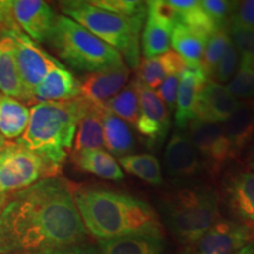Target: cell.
<instances>
[{
    "mask_svg": "<svg viewBox=\"0 0 254 254\" xmlns=\"http://www.w3.org/2000/svg\"><path fill=\"white\" fill-rule=\"evenodd\" d=\"M99 106L105 147L109 150L110 154L112 153L120 158L125 157V154L135 148L134 135H133L131 127L123 119L105 110L101 105Z\"/></svg>",
    "mask_w": 254,
    "mask_h": 254,
    "instance_id": "obj_21",
    "label": "cell"
},
{
    "mask_svg": "<svg viewBox=\"0 0 254 254\" xmlns=\"http://www.w3.org/2000/svg\"><path fill=\"white\" fill-rule=\"evenodd\" d=\"M250 166H251V168H252V170H253V172H254V151H253V153H252V155H251V160H250Z\"/></svg>",
    "mask_w": 254,
    "mask_h": 254,
    "instance_id": "obj_47",
    "label": "cell"
},
{
    "mask_svg": "<svg viewBox=\"0 0 254 254\" xmlns=\"http://www.w3.org/2000/svg\"><path fill=\"white\" fill-rule=\"evenodd\" d=\"M50 43L64 62L79 71L95 73L124 64L118 51L63 14L57 18Z\"/></svg>",
    "mask_w": 254,
    "mask_h": 254,
    "instance_id": "obj_5",
    "label": "cell"
},
{
    "mask_svg": "<svg viewBox=\"0 0 254 254\" xmlns=\"http://www.w3.org/2000/svg\"><path fill=\"white\" fill-rule=\"evenodd\" d=\"M147 14L159 19V20H163L165 23L172 24L173 26L180 23L177 9L170 4V1H165V0L147 1Z\"/></svg>",
    "mask_w": 254,
    "mask_h": 254,
    "instance_id": "obj_38",
    "label": "cell"
},
{
    "mask_svg": "<svg viewBox=\"0 0 254 254\" xmlns=\"http://www.w3.org/2000/svg\"><path fill=\"white\" fill-rule=\"evenodd\" d=\"M250 105H251V107H252V110L254 111V100H253V101H252V103H251Z\"/></svg>",
    "mask_w": 254,
    "mask_h": 254,
    "instance_id": "obj_48",
    "label": "cell"
},
{
    "mask_svg": "<svg viewBox=\"0 0 254 254\" xmlns=\"http://www.w3.org/2000/svg\"><path fill=\"white\" fill-rule=\"evenodd\" d=\"M73 196L86 231L99 240L135 234L163 237L157 213L135 196L105 187H81Z\"/></svg>",
    "mask_w": 254,
    "mask_h": 254,
    "instance_id": "obj_2",
    "label": "cell"
},
{
    "mask_svg": "<svg viewBox=\"0 0 254 254\" xmlns=\"http://www.w3.org/2000/svg\"><path fill=\"white\" fill-rule=\"evenodd\" d=\"M14 17L20 31L37 44L52 38L58 15L41 0H13Z\"/></svg>",
    "mask_w": 254,
    "mask_h": 254,
    "instance_id": "obj_12",
    "label": "cell"
},
{
    "mask_svg": "<svg viewBox=\"0 0 254 254\" xmlns=\"http://www.w3.org/2000/svg\"><path fill=\"white\" fill-rule=\"evenodd\" d=\"M133 82L140 105V114L135 126L145 138L147 147L157 150L163 145L170 129V111L157 92L148 88L139 79Z\"/></svg>",
    "mask_w": 254,
    "mask_h": 254,
    "instance_id": "obj_8",
    "label": "cell"
},
{
    "mask_svg": "<svg viewBox=\"0 0 254 254\" xmlns=\"http://www.w3.org/2000/svg\"><path fill=\"white\" fill-rule=\"evenodd\" d=\"M226 194L234 217L254 232V172H240L231 178Z\"/></svg>",
    "mask_w": 254,
    "mask_h": 254,
    "instance_id": "obj_18",
    "label": "cell"
},
{
    "mask_svg": "<svg viewBox=\"0 0 254 254\" xmlns=\"http://www.w3.org/2000/svg\"><path fill=\"white\" fill-rule=\"evenodd\" d=\"M173 25L147 14L142 31V52L146 58H153L170 51Z\"/></svg>",
    "mask_w": 254,
    "mask_h": 254,
    "instance_id": "obj_28",
    "label": "cell"
},
{
    "mask_svg": "<svg viewBox=\"0 0 254 254\" xmlns=\"http://www.w3.org/2000/svg\"><path fill=\"white\" fill-rule=\"evenodd\" d=\"M74 163L84 172L110 180H120L124 173L117 160L104 150L81 151L74 153Z\"/></svg>",
    "mask_w": 254,
    "mask_h": 254,
    "instance_id": "obj_26",
    "label": "cell"
},
{
    "mask_svg": "<svg viewBox=\"0 0 254 254\" xmlns=\"http://www.w3.org/2000/svg\"><path fill=\"white\" fill-rule=\"evenodd\" d=\"M60 8L63 15L74 20L107 45L118 51L131 67H138L140 60L139 34L146 17H122L84 0L62 1Z\"/></svg>",
    "mask_w": 254,
    "mask_h": 254,
    "instance_id": "obj_4",
    "label": "cell"
},
{
    "mask_svg": "<svg viewBox=\"0 0 254 254\" xmlns=\"http://www.w3.org/2000/svg\"><path fill=\"white\" fill-rule=\"evenodd\" d=\"M222 128L230 142L232 155L236 157L254 136V111L251 105L241 103L236 112L222 123Z\"/></svg>",
    "mask_w": 254,
    "mask_h": 254,
    "instance_id": "obj_22",
    "label": "cell"
},
{
    "mask_svg": "<svg viewBox=\"0 0 254 254\" xmlns=\"http://www.w3.org/2000/svg\"><path fill=\"white\" fill-rule=\"evenodd\" d=\"M206 13L212 18L219 28H224L228 18L233 14L237 1H225V0H204L200 1Z\"/></svg>",
    "mask_w": 254,
    "mask_h": 254,
    "instance_id": "obj_36",
    "label": "cell"
},
{
    "mask_svg": "<svg viewBox=\"0 0 254 254\" xmlns=\"http://www.w3.org/2000/svg\"><path fill=\"white\" fill-rule=\"evenodd\" d=\"M26 105L0 93V133L5 139H19L26 131L30 120Z\"/></svg>",
    "mask_w": 254,
    "mask_h": 254,
    "instance_id": "obj_24",
    "label": "cell"
},
{
    "mask_svg": "<svg viewBox=\"0 0 254 254\" xmlns=\"http://www.w3.org/2000/svg\"><path fill=\"white\" fill-rule=\"evenodd\" d=\"M15 43V58L21 81L30 100H33V92L44 80L51 69L58 66L60 62L49 55L23 32L9 33Z\"/></svg>",
    "mask_w": 254,
    "mask_h": 254,
    "instance_id": "obj_9",
    "label": "cell"
},
{
    "mask_svg": "<svg viewBox=\"0 0 254 254\" xmlns=\"http://www.w3.org/2000/svg\"><path fill=\"white\" fill-rule=\"evenodd\" d=\"M30 254H99L97 247L91 245V244L81 243L77 245L59 247V249H52L41 251V252L30 253Z\"/></svg>",
    "mask_w": 254,
    "mask_h": 254,
    "instance_id": "obj_43",
    "label": "cell"
},
{
    "mask_svg": "<svg viewBox=\"0 0 254 254\" xmlns=\"http://www.w3.org/2000/svg\"><path fill=\"white\" fill-rule=\"evenodd\" d=\"M254 238L245 225L231 220H217L195 243L194 254H236Z\"/></svg>",
    "mask_w": 254,
    "mask_h": 254,
    "instance_id": "obj_11",
    "label": "cell"
},
{
    "mask_svg": "<svg viewBox=\"0 0 254 254\" xmlns=\"http://www.w3.org/2000/svg\"><path fill=\"white\" fill-rule=\"evenodd\" d=\"M208 81L201 66L187 67L179 77L176 103V125L178 128L185 129L192 120L195 119L200 93Z\"/></svg>",
    "mask_w": 254,
    "mask_h": 254,
    "instance_id": "obj_13",
    "label": "cell"
},
{
    "mask_svg": "<svg viewBox=\"0 0 254 254\" xmlns=\"http://www.w3.org/2000/svg\"><path fill=\"white\" fill-rule=\"evenodd\" d=\"M101 106L118 118L123 119L125 123L136 125L139 114H140V105H139V98L134 82L132 81L128 86L123 88L118 94L114 95L106 103L101 104Z\"/></svg>",
    "mask_w": 254,
    "mask_h": 254,
    "instance_id": "obj_30",
    "label": "cell"
},
{
    "mask_svg": "<svg viewBox=\"0 0 254 254\" xmlns=\"http://www.w3.org/2000/svg\"><path fill=\"white\" fill-rule=\"evenodd\" d=\"M164 157L168 174L178 179H190L202 167L201 158L186 133H173L165 148Z\"/></svg>",
    "mask_w": 254,
    "mask_h": 254,
    "instance_id": "obj_15",
    "label": "cell"
},
{
    "mask_svg": "<svg viewBox=\"0 0 254 254\" xmlns=\"http://www.w3.org/2000/svg\"><path fill=\"white\" fill-rule=\"evenodd\" d=\"M231 24L254 28V0L237 1L231 17Z\"/></svg>",
    "mask_w": 254,
    "mask_h": 254,
    "instance_id": "obj_40",
    "label": "cell"
},
{
    "mask_svg": "<svg viewBox=\"0 0 254 254\" xmlns=\"http://www.w3.org/2000/svg\"><path fill=\"white\" fill-rule=\"evenodd\" d=\"M85 239L86 228L63 178H44L12 193L0 211V254L36 253Z\"/></svg>",
    "mask_w": 254,
    "mask_h": 254,
    "instance_id": "obj_1",
    "label": "cell"
},
{
    "mask_svg": "<svg viewBox=\"0 0 254 254\" xmlns=\"http://www.w3.org/2000/svg\"><path fill=\"white\" fill-rule=\"evenodd\" d=\"M58 170L19 142H7L0 152V195L18 192L44 178L57 177Z\"/></svg>",
    "mask_w": 254,
    "mask_h": 254,
    "instance_id": "obj_7",
    "label": "cell"
},
{
    "mask_svg": "<svg viewBox=\"0 0 254 254\" xmlns=\"http://www.w3.org/2000/svg\"><path fill=\"white\" fill-rule=\"evenodd\" d=\"M2 37V32H1V30H0V38Z\"/></svg>",
    "mask_w": 254,
    "mask_h": 254,
    "instance_id": "obj_49",
    "label": "cell"
},
{
    "mask_svg": "<svg viewBox=\"0 0 254 254\" xmlns=\"http://www.w3.org/2000/svg\"><path fill=\"white\" fill-rule=\"evenodd\" d=\"M6 144H7V140H6L4 136L1 135V133H0V152H1L2 148L5 147Z\"/></svg>",
    "mask_w": 254,
    "mask_h": 254,
    "instance_id": "obj_46",
    "label": "cell"
},
{
    "mask_svg": "<svg viewBox=\"0 0 254 254\" xmlns=\"http://www.w3.org/2000/svg\"><path fill=\"white\" fill-rule=\"evenodd\" d=\"M236 254H254V241H250L247 245L238 251Z\"/></svg>",
    "mask_w": 254,
    "mask_h": 254,
    "instance_id": "obj_44",
    "label": "cell"
},
{
    "mask_svg": "<svg viewBox=\"0 0 254 254\" xmlns=\"http://www.w3.org/2000/svg\"><path fill=\"white\" fill-rule=\"evenodd\" d=\"M131 71L125 63L105 71L90 73L81 82L80 98L92 105H101L117 95L128 81Z\"/></svg>",
    "mask_w": 254,
    "mask_h": 254,
    "instance_id": "obj_14",
    "label": "cell"
},
{
    "mask_svg": "<svg viewBox=\"0 0 254 254\" xmlns=\"http://www.w3.org/2000/svg\"><path fill=\"white\" fill-rule=\"evenodd\" d=\"M230 43L231 38L225 28H220L208 38L201 60V67L206 74L212 75L218 63L226 52Z\"/></svg>",
    "mask_w": 254,
    "mask_h": 254,
    "instance_id": "obj_31",
    "label": "cell"
},
{
    "mask_svg": "<svg viewBox=\"0 0 254 254\" xmlns=\"http://www.w3.org/2000/svg\"><path fill=\"white\" fill-rule=\"evenodd\" d=\"M126 172L140 178L144 182L151 185L159 186L163 184L160 163L152 154H129L119 158V166Z\"/></svg>",
    "mask_w": 254,
    "mask_h": 254,
    "instance_id": "obj_29",
    "label": "cell"
},
{
    "mask_svg": "<svg viewBox=\"0 0 254 254\" xmlns=\"http://www.w3.org/2000/svg\"><path fill=\"white\" fill-rule=\"evenodd\" d=\"M189 138L201 158L213 172H218L232 155L231 146L222 124L194 119L190 123Z\"/></svg>",
    "mask_w": 254,
    "mask_h": 254,
    "instance_id": "obj_10",
    "label": "cell"
},
{
    "mask_svg": "<svg viewBox=\"0 0 254 254\" xmlns=\"http://www.w3.org/2000/svg\"><path fill=\"white\" fill-rule=\"evenodd\" d=\"M177 9L180 23L186 25L193 31L208 40L212 34L220 30L212 18L206 13L200 1L196 0H168Z\"/></svg>",
    "mask_w": 254,
    "mask_h": 254,
    "instance_id": "obj_27",
    "label": "cell"
},
{
    "mask_svg": "<svg viewBox=\"0 0 254 254\" xmlns=\"http://www.w3.org/2000/svg\"><path fill=\"white\" fill-rule=\"evenodd\" d=\"M239 51L236 49L233 43H230L226 52L222 56L220 62L218 63L217 67L214 68L212 77L214 78L215 82H227L236 74L237 67L239 65Z\"/></svg>",
    "mask_w": 254,
    "mask_h": 254,
    "instance_id": "obj_35",
    "label": "cell"
},
{
    "mask_svg": "<svg viewBox=\"0 0 254 254\" xmlns=\"http://www.w3.org/2000/svg\"><path fill=\"white\" fill-rule=\"evenodd\" d=\"M166 77V71L159 56L153 58H146L139 66L138 79L151 90L154 91L155 88H159Z\"/></svg>",
    "mask_w": 254,
    "mask_h": 254,
    "instance_id": "obj_34",
    "label": "cell"
},
{
    "mask_svg": "<svg viewBox=\"0 0 254 254\" xmlns=\"http://www.w3.org/2000/svg\"><path fill=\"white\" fill-rule=\"evenodd\" d=\"M0 30L2 34L20 32L14 17L13 0H0Z\"/></svg>",
    "mask_w": 254,
    "mask_h": 254,
    "instance_id": "obj_41",
    "label": "cell"
},
{
    "mask_svg": "<svg viewBox=\"0 0 254 254\" xmlns=\"http://www.w3.org/2000/svg\"><path fill=\"white\" fill-rule=\"evenodd\" d=\"M74 153L81 151L103 150L105 147L103 123L99 105L88 103V107L78 123L74 136Z\"/></svg>",
    "mask_w": 254,
    "mask_h": 254,
    "instance_id": "obj_23",
    "label": "cell"
},
{
    "mask_svg": "<svg viewBox=\"0 0 254 254\" xmlns=\"http://www.w3.org/2000/svg\"><path fill=\"white\" fill-rule=\"evenodd\" d=\"M0 93L20 101L30 100L19 73L14 39L9 33L0 38Z\"/></svg>",
    "mask_w": 254,
    "mask_h": 254,
    "instance_id": "obj_19",
    "label": "cell"
},
{
    "mask_svg": "<svg viewBox=\"0 0 254 254\" xmlns=\"http://www.w3.org/2000/svg\"><path fill=\"white\" fill-rule=\"evenodd\" d=\"M91 4L122 17H147V2L138 0H92Z\"/></svg>",
    "mask_w": 254,
    "mask_h": 254,
    "instance_id": "obj_33",
    "label": "cell"
},
{
    "mask_svg": "<svg viewBox=\"0 0 254 254\" xmlns=\"http://www.w3.org/2000/svg\"><path fill=\"white\" fill-rule=\"evenodd\" d=\"M226 90L237 100L254 98V69L243 58L236 74L227 84Z\"/></svg>",
    "mask_w": 254,
    "mask_h": 254,
    "instance_id": "obj_32",
    "label": "cell"
},
{
    "mask_svg": "<svg viewBox=\"0 0 254 254\" xmlns=\"http://www.w3.org/2000/svg\"><path fill=\"white\" fill-rule=\"evenodd\" d=\"M170 231L186 244H195L218 220V196L207 187H189L174 193L163 205Z\"/></svg>",
    "mask_w": 254,
    "mask_h": 254,
    "instance_id": "obj_6",
    "label": "cell"
},
{
    "mask_svg": "<svg viewBox=\"0 0 254 254\" xmlns=\"http://www.w3.org/2000/svg\"><path fill=\"white\" fill-rule=\"evenodd\" d=\"M88 103L82 98L38 103L31 109L26 131L17 142L56 167H60L73 146L79 120Z\"/></svg>",
    "mask_w": 254,
    "mask_h": 254,
    "instance_id": "obj_3",
    "label": "cell"
},
{
    "mask_svg": "<svg viewBox=\"0 0 254 254\" xmlns=\"http://www.w3.org/2000/svg\"><path fill=\"white\" fill-rule=\"evenodd\" d=\"M185 254H190V253H185Z\"/></svg>",
    "mask_w": 254,
    "mask_h": 254,
    "instance_id": "obj_50",
    "label": "cell"
},
{
    "mask_svg": "<svg viewBox=\"0 0 254 254\" xmlns=\"http://www.w3.org/2000/svg\"><path fill=\"white\" fill-rule=\"evenodd\" d=\"M207 39L201 37L186 25L178 23L173 27L171 45L174 52L182 56L190 67L201 66L202 56Z\"/></svg>",
    "mask_w": 254,
    "mask_h": 254,
    "instance_id": "obj_25",
    "label": "cell"
},
{
    "mask_svg": "<svg viewBox=\"0 0 254 254\" xmlns=\"http://www.w3.org/2000/svg\"><path fill=\"white\" fill-rule=\"evenodd\" d=\"M179 77L180 75H167V77L164 79L163 84L159 86L157 92L159 98L164 101V104L166 105L167 110L170 111V112L176 110Z\"/></svg>",
    "mask_w": 254,
    "mask_h": 254,
    "instance_id": "obj_39",
    "label": "cell"
},
{
    "mask_svg": "<svg viewBox=\"0 0 254 254\" xmlns=\"http://www.w3.org/2000/svg\"><path fill=\"white\" fill-rule=\"evenodd\" d=\"M241 58L245 60V62L251 66V67L254 69V57H252V56H243Z\"/></svg>",
    "mask_w": 254,
    "mask_h": 254,
    "instance_id": "obj_45",
    "label": "cell"
},
{
    "mask_svg": "<svg viewBox=\"0 0 254 254\" xmlns=\"http://www.w3.org/2000/svg\"><path fill=\"white\" fill-rule=\"evenodd\" d=\"M240 101L228 93L226 87L208 80L200 93L195 118L205 122L222 124L240 106Z\"/></svg>",
    "mask_w": 254,
    "mask_h": 254,
    "instance_id": "obj_16",
    "label": "cell"
},
{
    "mask_svg": "<svg viewBox=\"0 0 254 254\" xmlns=\"http://www.w3.org/2000/svg\"><path fill=\"white\" fill-rule=\"evenodd\" d=\"M159 58L163 63L167 75H180L189 67L185 59L182 56L178 55L177 52H174V51H167L164 55L159 56Z\"/></svg>",
    "mask_w": 254,
    "mask_h": 254,
    "instance_id": "obj_42",
    "label": "cell"
},
{
    "mask_svg": "<svg viewBox=\"0 0 254 254\" xmlns=\"http://www.w3.org/2000/svg\"><path fill=\"white\" fill-rule=\"evenodd\" d=\"M81 82L62 63L47 73L33 92V99L39 103H59L80 97Z\"/></svg>",
    "mask_w": 254,
    "mask_h": 254,
    "instance_id": "obj_17",
    "label": "cell"
},
{
    "mask_svg": "<svg viewBox=\"0 0 254 254\" xmlns=\"http://www.w3.org/2000/svg\"><path fill=\"white\" fill-rule=\"evenodd\" d=\"M228 36L236 49L243 53V56L254 57V28L244 27L239 25L230 24Z\"/></svg>",
    "mask_w": 254,
    "mask_h": 254,
    "instance_id": "obj_37",
    "label": "cell"
},
{
    "mask_svg": "<svg viewBox=\"0 0 254 254\" xmlns=\"http://www.w3.org/2000/svg\"><path fill=\"white\" fill-rule=\"evenodd\" d=\"M99 254H164L163 237L135 234L99 240Z\"/></svg>",
    "mask_w": 254,
    "mask_h": 254,
    "instance_id": "obj_20",
    "label": "cell"
}]
</instances>
